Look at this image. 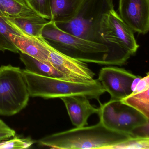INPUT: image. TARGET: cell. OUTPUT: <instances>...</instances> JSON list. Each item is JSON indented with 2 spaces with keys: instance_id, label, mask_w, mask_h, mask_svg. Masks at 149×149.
I'll use <instances>...</instances> for the list:
<instances>
[{
  "instance_id": "cell-1",
  "label": "cell",
  "mask_w": 149,
  "mask_h": 149,
  "mask_svg": "<svg viewBox=\"0 0 149 149\" xmlns=\"http://www.w3.org/2000/svg\"><path fill=\"white\" fill-rule=\"evenodd\" d=\"M132 137L130 134L109 130L99 121L95 125L76 127L46 136L39 139L38 143L51 149H108Z\"/></svg>"
},
{
  "instance_id": "cell-2",
  "label": "cell",
  "mask_w": 149,
  "mask_h": 149,
  "mask_svg": "<svg viewBox=\"0 0 149 149\" xmlns=\"http://www.w3.org/2000/svg\"><path fill=\"white\" fill-rule=\"evenodd\" d=\"M42 38L67 56L83 62L107 65L109 48L104 44L87 40L60 29L49 21L42 31Z\"/></svg>"
},
{
  "instance_id": "cell-3",
  "label": "cell",
  "mask_w": 149,
  "mask_h": 149,
  "mask_svg": "<svg viewBox=\"0 0 149 149\" xmlns=\"http://www.w3.org/2000/svg\"><path fill=\"white\" fill-rule=\"evenodd\" d=\"M30 97L44 99L61 98L63 97L84 95L89 99H96L105 92L98 79L88 82H75L67 80L42 76L23 70Z\"/></svg>"
},
{
  "instance_id": "cell-4",
  "label": "cell",
  "mask_w": 149,
  "mask_h": 149,
  "mask_svg": "<svg viewBox=\"0 0 149 149\" xmlns=\"http://www.w3.org/2000/svg\"><path fill=\"white\" fill-rule=\"evenodd\" d=\"M99 35L109 48L107 65L122 66L139 48L133 31L114 9L103 18Z\"/></svg>"
},
{
  "instance_id": "cell-5",
  "label": "cell",
  "mask_w": 149,
  "mask_h": 149,
  "mask_svg": "<svg viewBox=\"0 0 149 149\" xmlns=\"http://www.w3.org/2000/svg\"><path fill=\"white\" fill-rule=\"evenodd\" d=\"M114 9L112 0H84L70 20L55 23L60 29L67 33L103 44L99 35L101 22L104 16Z\"/></svg>"
},
{
  "instance_id": "cell-6",
  "label": "cell",
  "mask_w": 149,
  "mask_h": 149,
  "mask_svg": "<svg viewBox=\"0 0 149 149\" xmlns=\"http://www.w3.org/2000/svg\"><path fill=\"white\" fill-rule=\"evenodd\" d=\"M23 70L11 65L0 67V116H12L24 109L30 97Z\"/></svg>"
},
{
  "instance_id": "cell-7",
  "label": "cell",
  "mask_w": 149,
  "mask_h": 149,
  "mask_svg": "<svg viewBox=\"0 0 149 149\" xmlns=\"http://www.w3.org/2000/svg\"><path fill=\"white\" fill-rule=\"evenodd\" d=\"M137 76L123 68L106 67L100 70L98 80L110 100L121 101L132 93V84Z\"/></svg>"
},
{
  "instance_id": "cell-8",
  "label": "cell",
  "mask_w": 149,
  "mask_h": 149,
  "mask_svg": "<svg viewBox=\"0 0 149 149\" xmlns=\"http://www.w3.org/2000/svg\"><path fill=\"white\" fill-rule=\"evenodd\" d=\"M118 15L133 32L146 34L149 30V0H119Z\"/></svg>"
},
{
  "instance_id": "cell-9",
  "label": "cell",
  "mask_w": 149,
  "mask_h": 149,
  "mask_svg": "<svg viewBox=\"0 0 149 149\" xmlns=\"http://www.w3.org/2000/svg\"><path fill=\"white\" fill-rule=\"evenodd\" d=\"M60 99L65 105L71 123L76 127L86 126L89 118L91 115L98 114V108L92 105L85 96H69Z\"/></svg>"
},
{
  "instance_id": "cell-10",
  "label": "cell",
  "mask_w": 149,
  "mask_h": 149,
  "mask_svg": "<svg viewBox=\"0 0 149 149\" xmlns=\"http://www.w3.org/2000/svg\"><path fill=\"white\" fill-rule=\"evenodd\" d=\"M11 40L19 52L43 62H48L50 45L42 38L12 34Z\"/></svg>"
},
{
  "instance_id": "cell-11",
  "label": "cell",
  "mask_w": 149,
  "mask_h": 149,
  "mask_svg": "<svg viewBox=\"0 0 149 149\" xmlns=\"http://www.w3.org/2000/svg\"><path fill=\"white\" fill-rule=\"evenodd\" d=\"M149 121V119L135 109L122 103L117 115L116 131L132 136L134 129Z\"/></svg>"
},
{
  "instance_id": "cell-12",
  "label": "cell",
  "mask_w": 149,
  "mask_h": 149,
  "mask_svg": "<svg viewBox=\"0 0 149 149\" xmlns=\"http://www.w3.org/2000/svg\"><path fill=\"white\" fill-rule=\"evenodd\" d=\"M6 18L8 23L23 35L35 37H42V29L49 21L39 15L26 18Z\"/></svg>"
},
{
  "instance_id": "cell-13",
  "label": "cell",
  "mask_w": 149,
  "mask_h": 149,
  "mask_svg": "<svg viewBox=\"0 0 149 149\" xmlns=\"http://www.w3.org/2000/svg\"><path fill=\"white\" fill-rule=\"evenodd\" d=\"M84 0H50L52 21L55 23L70 20Z\"/></svg>"
},
{
  "instance_id": "cell-14",
  "label": "cell",
  "mask_w": 149,
  "mask_h": 149,
  "mask_svg": "<svg viewBox=\"0 0 149 149\" xmlns=\"http://www.w3.org/2000/svg\"><path fill=\"white\" fill-rule=\"evenodd\" d=\"M19 54L20 60L25 65L26 70L42 76L67 80L63 74L49 63L41 61L21 52Z\"/></svg>"
},
{
  "instance_id": "cell-15",
  "label": "cell",
  "mask_w": 149,
  "mask_h": 149,
  "mask_svg": "<svg viewBox=\"0 0 149 149\" xmlns=\"http://www.w3.org/2000/svg\"><path fill=\"white\" fill-rule=\"evenodd\" d=\"M99 104L97 114L99 121L108 129L116 131V117L122 104L121 101L110 100L105 103L100 102Z\"/></svg>"
},
{
  "instance_id": "cell-16",
  "label": "cell",
  "mask_w": 149,
  "mask_h": 149,
  "mask_svg": "<svg viewBox=\"0 0 149 149\" xmlns=\"http://www.w3.org/2000/svg\"><path fill=\"white\" fill-rule=\"evenodd\" d=\"M12 34L23 35L19 30L8 23L6 16L0 12V51H9L19 54V51L11 40Z\"/></svg>"
},
{
  "instance_id": "cell-17",
  "label": "cell",
  "mask_w": 149,
  "mask_h": 149,
  "mask_svg": "<svg viewBox=\"0 0 149 149\" xmlns=\"http://www.w3.org/2000/svg\"><path fill=\"white\" fill-rule=\"evenodd\" d=\"M7 17L26 18L38 15L25 0H1Z\"/></svg>"
},
{
  "instance_id": "cell-18",
  "label": "cell",
  "mask_w": 149,
  "mask_h": 149,
  "mask_svg": "<svg viewBox=\"0 0 149 149\" xmlns=\"http://www.w3.org/2000/svg\"><path fill=\"white\" fill-rule=\"evenodd\" d=\"M149 89L132 93L121 100L123 104L132 107L149 119Z\"/></svg>"
},
{
  "instance_id": "cell-19",
  "label": "cell",
  "mask_w": 149,
  "mask_h": 149,
  "mask_svg": "<svg viewBox=\"0 0 149 149\" xmlns=\"http://www.w3.org/2000/svg\"><path fill=\"white\" fill-rule=\"evenodd\" d=\"M149 137H132L122 143L109 147L108 149H149Z\"/></svg>"
},
{
  "instance_id": "cell-20",
  "label": "cell",
  "mask_w": 149,
  "mask_h": 149,
  "mask_svg": "<svg viewBox=\"0 0 149 149\" xmlns=\"http://www.w3.org/2000/svg\"><path fill=\"white\" fill-rule=\"evenodd\" d=\"M37 14L49 21L51 20L50 0H25Z\"/></svg>"
},
{
  "instance_id": "cell-21",
  "label": "cell",
  "mask_w": 149,
  "mask_h": 149,
  "mask_svg": "<svg viewBox=\"0 0 149 149\" xmlns=\"http://www.w3.org/2000/svg\"><path fill=\"white\" fill-rule=\"evenodd\" d=\"M34 143L30 138H20L15 136L13 139L1 141L0 149H27L32 146Z\"/></svg>"
},
{
  "instance_id": "cell-22",
  "label": "cell",
  "mask_w": 149,
  "mask_h": 149,
  "mask_svg": "<svg viewBox=\"0 0 149 149\" xmlns=\"http://www.w3.org/2000/svg\"><path fill=\"white\" fill-rule=\"evenodd\" d=\"M15 130L0 119V142L15 136Z\"/></svg>"
},
{
  "instance_id": "cell-23",
  "label": "cell",
  "mask_w": 149,
  "mask_h": 149,
  "mask_svg": "<svg viewBox=\"0 0 149 149\" xmlns=\"http://www.w3.org/2000/svg\"><path fill=\"white\" fill-rule=\"evenodd\" d=\"M149 89V74L147 73L144 77H142L135 87L132 93L141 92Z\"/></svg>"
},
{
  "instance_id": "cell-24",
  "label": "cell",
  "mask_w": 149,
  "mask_h": 149,
  "mask_svg": "<svg viewBox=\"0 0 149 149\" xmlns=\"http://www.w3.org/2000/svg\"><path fill=\"white\" fill-rule=\"evenodd\" d=\"M149 123L137 127L133 130L132 135L133 137H149Z\"/></svg>"
},
{
  "instance_id": "cell-25",
  "label": "cell",
  "mask_w": 149,
  "mask_h": 149,
  "mask_svg": "<svg viewBox=\"0 0 149 149\" xmlns=\"http://www.w3.org/2000/svg\"><path fill=\"white\" fill-rule=\"evenodd\" d=\"M0 12L2 13V14L4 15V16H6V17H7L6 15V13H5V10H4L3 6H2V4H1V0H0Z\"/></svg>"
}]
</instances>
